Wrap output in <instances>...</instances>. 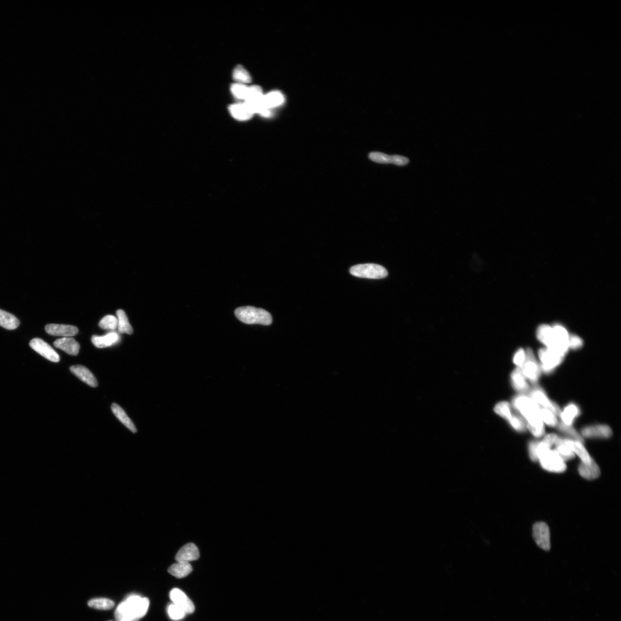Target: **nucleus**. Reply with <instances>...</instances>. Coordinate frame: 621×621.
<instances>
[{"mask_svg":"<svg viewBox=\"0 0 621 621\" xmlns=\"http://www.w3.org/2000/svg\"><path fill=\"white\" fill-rule=\"evenodd\" d=\"M45 330L49 335L63 338L74 336L78 332L77 327L66 324H48L45 325Z\"/></svg>","mask_w":621,"mask_h":621,"instance_id":"obj_12","label":"nucleus"},{"mask_svg":"<svg viewBox=\"0 0 621 621\" xmlns=\"http://www.w3.org/2000/svg\"><path fill=\"white\" fill-rule=\"evenodd\" d=\"M494 411L498 415L507 420H509L511 418V415H512L510 405L506 401H502V402L496 405Z\"/></svg>","mask_w":621,"mask_h":621,"instance_id":"obj_37","label":"nucleus"},{"mask_svg":"<svg viewBox=\"0 0 621 621\" xmlns=\"http://www.w3.org/2000/svg\"><path fill=\"white\" fill-rule=\"evenodd\" d=\"M116 314L118 319V331L120 334H132L133 329L128 321L126 313L122 310H118Z\"/></svg>","mask_w":621,"mask_h":621,"instance_id":"obj_27","label":"nucleus"},{"mask_svg":"<svg viewBox=\"0 0 621 621\" xmlns=\"http://www.w3.org/2000/svg\"><path fill=\"white\" fill-rule=\"evenodd\" d=\"M231 90L233 95L241 100L245 101L247 98L249 92V87L244 84H234L231 87Z\"/></svg>","mask_w":621,"mask_h":621,"instance_id":"obj_36","label":"nucleus"},{"mask_svg":"<svg viewBox=\"0 0 621 621\" xmlns=\"http://www.w3.org/2000/svg\"><path fill=\"white\" fill-rule=\"evenodd\" d=\"M170 598L173 603L183 609L186 614L194 613L195 608L194 603L183 591L173 589L170 593Z\"/></svg>","mask_w":621,"mask_h":621,"instance_id":"obj_11","label":"nucleus"},{"mask_svg":"<svg viewBox=\"0 0 621 621\" xmlns=\"http://www.w3.org/2000/svg\"><path fill=\"white\" fill-rule=\"evenodd\" d=\"M168 613L170 618L174 621H179L184 618L186 613L177 605L170 604L168 608Z\"/></svg>","mask_w":621,"mask_h":621,"instance_id":"obj_38","label":"nucleus"},{"mask_svg":"<svg viewBox=\"0 0 621 621\" xmlns=\"http://www.w3.org/2000/svg\"><path fill=\"white\" fill-rule=\"evenodd\" d=\"M538 339L547 348H550L553 342L552 326L548 324H542L538 328L537 331Z\"/></svg>","mask_w":621,"mask_h":621,"instance_id":"obj_25","label":"nucleus"},{"mask_svg":"<svg viewBox=\"0 0 621 621\" xmlns=\"http://www.w3.org/2000/svg\"><path fill=\"white\" fill-rule=\"evenodd\" d=\"M233 78L238 84H248L252 81V78L249 72L243 66H238L233 72Z\"/></svg>","mask_w":621,"mask_h":621,"instance_id":"obj_31","label":"nucleus"},{"mask_svg":"<svg viewBox=\"0 0 621 621\" xmlns=\"http://www.w3.org/2000/svg\"><path fill=\"white\" fill-rule=\"evenodd\" d=\"M192 567L189 563L177 562L169 568L170 574L177 578L181 579L188 576L192 573Z\"/></svg>","mask_w":621,"mask_h":621,"instance_id":"obj_22","label":"nucleus"},{"mask_svg":"<svg viewBox=\"0 0 621 621\" xmlns=\"http://www.w3.org/2000/svg\"><path fill=\"white\" fill-rule=\"evenodd\" d=\"M350 272L355 277L369 279H384L388 276L384 267L374 264L357 265L352 267Z\"/></svg>","mask_w":621,"mask_h":621,"instance_id":"obj_4","label":"nucleus"},{"mask_svg":"<svg viewBox=\"0 0 621 621\" xmlns=\"http://www.w3.org/2000/svg\"><path fill=\"white\" fill-rule=\"evenodd\" d=\"M582 434L586 438H609L612 436V430L607 425H594L585 427Z\"/></svg>","mask_w":621,"mask_h":621,"instance_id":"obj_14","label":"nucleus"},{"mask_svg":"<svg viewBox=\"0 0 621 621\" xmlns=\"http://www.w3.org/2000/svg\"><path fill=\"white\" fill-rule=\"evenodd\" d=\"M569 348L573 350H577L583 346V342L580 337L575 335H571L569 337Z\"/></svg>","mask_w":621,"mask_h":621,"instance_id":"obj_41","label":"nucleus"},{"mask_svg":"<svg viewBox=\"0 0 621 621\" xmlns=\"http://www.w3.org/2000/svg\"><path fill=\"white\" fill-rule=\"evenodd\" d=\"M150 602L148 598L138 595H131L117 607L115 613L116 621H138L146 615Z\"/></svg>","mask_w":621,"mask_h":621,"instance_id":"obj_2","label":"nucleus"},{"mask_svg":"<svg viewBox=\"0 0 621 621\" xmlns=\"http://www.w3.org/2000/svg\"><path fill=\"white\" fill-rule=\"evenodd\" d=\"M564 442L571 450V451L575 454V455L577 454L580 458L582 463L586 464L592 463L593 459L590 456L588 452L587 451L582 442L570 440V439H564Z\"/></svg>","mask_w":621,"mask_h":621,"instance_id":"obj_15","label":"nucleus"},{"mask_svg":"<svg viewBox=\"0 0 621 621\" xmlns=\"http://www.w3.org/2000/svg\"><path fill=\"white\" fill-rule=\"evenodd\" d=\"M539 460L541 467L548 472L563 473L566 470V461L556 450H547L540 457Z\"/></svg>","mask_w":621,"mask_h":621,"instance_id":"obj_5","label":"nucleus"},{"mask_svg":"<svg viewBox=\"0 0 621 621\" xmlns=\"http://www.w3.org/2000/svg\"><path fill=\"white\" fill-rule=\"evenodd\" d=\"M511 380L513 387L517 391L521 392L522 395L529 392V386L526 382V377L522 373L521 368L517 367L514 369L511 373Z\"/></svg>","mask_w":621,"mask_h":621,"instance_id":"obj_18","label":"nucleus"},{"mask_svg":"<svg viewBox=\"0 0 621 621\" xmlns=\"http://www.w3.org/2000/svg\"><path fill=\"white\" fill-rule=\"evenodd\" d=\"M369 158L371 160L379 163V164H392V155L379 152H373L369 154Z\"/></svg>","mask_w":621,"mask_h":621,"instance_id":"obj_39","label":"nucleus"},{"mask_svg":"<svg viewBox=\"0 0 621 621\" xmlns=\"http://www.w3.org/2000/svg\"><path fill=\"white\" fill-rule=\"evenodd\" d=\"M200 553L198 548L194 543H188L182 547L176 556L177 562L189 563L198 560Z\"/></svg>","mask_w":621,"mask_h":621,"instance_id":"obj_13","label":"nucleus"},{"mask_svg":"<svg viewBox=\"0 0 621 621\" xmlns=\"http://www.w3.org/2000/svg\"><path fill=\"white\" fill-rule=\"evenodd\" d=\"M557 426H558V429L562 433L569 435L570 437L573 438L575 441L576 440L582 443L584 442V440H583L581 435L571 426L566 425L563 422H560L558 423V425Z\"/></svg>","mask_w":621,"mask_h":621,"instance_id":"obj_32","label":"nucleus"},{"mask_svg":"<svg viewBox=\"0 0 621 621\" xmlns=\"http://www.w3.org/2000/svg\"><path fill=\"white\" fill-rule=\"evenodd\" d=\"M550 530L547 524L543 522H537L533 526V536L536 543L543 550L548 551L551 549Z\"/></svg>","mask_w":621,"mask_h":621,"instance_id":"obj_8","label":"nucleus"},{"mask_svg":"<svg viewBox=\"0 0 621 621\" xmlns=\"http://www.w3.org/2000/svg\"><path fill=\"white\" fill-rule=\"evenodd\" d=\"M88 606L91 608L101 610V611H108L114 607L115 603L114 602L107 598H96V599L89 601Z\"/></svg>","mask_w":621,"mask_h":621,"instance_id":"obj_30","label":"nucleus"},{"mask_svg":"<svg viewBox=\"0 0 621 621\" xmlns=\"http://www.w3.org/2000/svg\"><path fill=\"white\" fill-rule=\"evenodd\" d=\"M526 359L525 351L523 349H518L516 354H515L513 358V361L515 364L517 365L518 368H522Z\"/></svg>","mask_w":621,"mask_h":621,"instance_id":"obj_40","label":"nucleus"},{"mask_svg":"<svg viewBox=\"0 0 621 621\" xmlns=\"http://www.w3.org/2000/svg\"><path fill=\"white\" fill-rule=\"evenodd\" d=\"M521 369L526 378H527L532 383L535 384L539 380L540 366L532 350L529 348L526 350L525 361Z\"/></svg>","mask_w":621,"mask_h":621,"instance_id":"obj_7","label":"nucleus"},{"mask_svg":"<svg viewBox=\"0 0 621 621\" xmlns=\"http://www.w3.org/2000/svg\"><path fill=\"white\" fill-rule=\"evenodd\" d=\"M231 114L238 120H248L251 119L253 113L248 106L244 103L235 104L230 107Z\"/></svg>","mask_w":621,"mask_h":621,"instance_id":"obj_21","label":"nucleus"},{"mask_svg":"<svg viewBox=\"0 0 621 621\" xmlns=\"http://www.w3.org/2000/svg\"><path fill=\"white\" fill-rule=\"evenodd\" d=\"M113 413L114 414L116 417L122 422L124 426H126L128 429H130L132 433L137 432V429L134 424L130 418L128 417L124 411L123 409L119 406L118 404L113 403L111 406Z\"/></svg>","mask_w":621,"mask_h":621,"instance_id":"obj_23","label":"nucleus"},{"mask_svg":"<svg viewBox=\"0 0 621 621\" xmlns=\"http://www.w3.org/2000/svg\"><path fill=\"white\" fill-rule=\"evenodd\" d=\"M285 98L282 93L275 91L269 93L263 97V104L265 107L271 110V109L283 104Z\"/></svg>","mask_w":621,"mask_h":621,"instance_id":"obj_26","label":"nucleus"},{"mask_svg":"<svg viewBox=\"0 0 621 621\" xmlns=\"http://www.w3.org/2000/svg\"><path fill=\"white\" fill-rule=\"evenodd\" d=\"M540 415L543 421L551 427H556L558 425V419L553 412L546 408H540Z\"/></svg>","mask_w":621,"mask_h":621,"instance_id":"obj_33","label":"nucleus"},{"mask_svg":"<svg viewBox=\"0 0 621 621\" xmlns=\"http://www.w3.org/2000/svg\"><path fill=\"white\" fill-rule=\"evenodd\" d=\"M556 447V451L558 452L560 456L562 457L564 461L570 460L573 459L575 457V454L571 451V450L568 447L564 440L559 437L557 438L555 442Z\"/></svg>","mask_w":621,"mask_h":621,"instance_id":"obj_29","label":"nucleus"},{"mask_svg":"<svg viewBox=\"0 0 621 621\" xmlns=\"http://www.w3.org/2000/svg\"><path fill=\"white\" fill-rule=\"evenodd\" d=\"M55 347L65 351L68 354L77 355L79 353V344L71 337H63L56 339L54 342Z\"/></svg>","mask_w":621,"mask_h":621,"instance_id":"obj_17","label":"nucleus"},{"mask_svg":"<svg viewBox=\"0 0 621 621\" xmlns=\"http://www.w3.org/2000/svg\"><path fill=\"white\" fill-rule=\"evenodd\" d=\"M508 421L511 426L519 432H523L527 427L525 420L520 415L512 414Z\"/></svg>","mask_w":621,"mask_h":621,"instance_id":"obj_34","label":"nucleus"},{"mask_svg":"<svg viewBox=\"0 0 621 621\" xmlns=\"http://www.w3.org/2000/svg\"><path fill=\"white\" fill-rule=\"evenodd\" d=\"M235 314L238 319L246 324L268 325L272 322V317L270 312L265 310L253 307L238 308L235 311Z\"/></svg>","mask_w":621,"mask_h":621,"instance_id":"obj_3","label":"nucleus"},{"mask_svg":"<svg viewBox=\"0 0 621 621\" xmlns=\"http://www.w3.org/2000/svg\"><path fill=\"white\" fill-rule=\"evenodd\" d=\"M531 397L537 404L542 405L544 408L551 411L555 415H561L562 411L558 404L549 399L544 390L539 386H535L533 388L531 391Z\"/></svg>","mask_w":621,"mask_h":621,"instance_id":"obj_10","label":"nucleus"},{"mask_svg":"<svg viewBox=\"0 0 621 621\" xmlns=\"http://www.w3.org/2000/svg\"><path fill=\"white\" fill-rule=\"evenodd\" d=\"M558 437V435L555 434H550L547 435V436L544 438L543 441L545 442V444H547L548 445L551 447L553 445L555 444V442Z\"/></svg>","mask_w":621,"mask_h":621,"instance_id":"obj_43","label":"nucleus"},{"mask_svg":"<svg viewBox=\"0 0 621 621\" xmlns=\"http://www.w3.org/2000/svg\"><path fill=\"white\" fill-rule=\"evenodd\" d=\"M20 325V321L12 314L0 310V326L7 330H12L17 328Z\"/></svg>","mask_w":621,"mask_h":621,"instance_id":"obj_24","label":"nucleus"},{"mask_svg":"<svg viewBox=\"0 0 621 621\" xmlns=\"http://www.w3.org/2000/svg\"><path fill=\"white\" fill-rule=\"evenodd\" d=\"M120 339L118 333L113 331L104 336L93 335L92 337V342L97 348H105L117 343Z\"/></svg>","mask_w":621,"mask_h":621,"instance_id":"obj_19","label":"nucleus"},{"mask_svg":"<svg viewBox=\"0 0 621 621\" xmlns=\"http://www.w3.org/2000/svg\"><path fill=\"white\" fill-rule=\"evenodd\" d=\"M578 471L583 478L589 480L596 479L601 475L599 466L594 460L592 463L589 464L581 463L579 466Z\"/></svg>","mask_w":621,"mask_h":621,"instance_id":"obj_20","label":"nucleus"},{"mask_svg":"<svg viewBox=\"0 0 621 621\" xmlns=\"http://www.w3.org/2000/svg\"></svg>","mask_w":621,"mask_h":621,"instance_id":"obj_44","label":"nucleus"},{"mask_svg":"<svg viewBox=\"0 0 621 621\" xmlns=\"http://www.w3.org/2000/svg\"><path fill=\"white\" fill-rule=\"evenodd\" d=\"M29 346L32 349L42 355L48 360L58 362L60 361L59 356L57 353L49 344L40 338H34L29 342Z\"/></svg>","mask_w":621,"mask_h":621,"instance_id":"obj_9","label":"nucleus"},{"mask_svg":"<svg viewBox=\"0 0 621 621\" xmlns=\"http://www.w3.org/2000/svg\"><path fill=\"white\" fill-rule=\"evenodd\" d=\"M541 362V369L545 373H550L563 361L564 356L557 353L548 348L539 351Z\"/></svg>","mask_w":621,"mask_h":621,"instance_id":"obj_6","label":"nucleus"},{"mask_svg":"<svg viewBox=\"0 0 621 621\" xmlns=\"http://www.w3.org/2000/svg\"><path fill=\"white\" fill-rule=\"evenodd\" d=\"M99 326L105 330H115L118 327V319L113 315L106 316L100 320Z\"/></svg>","mask_w":621,"mask_h":621,"instance_id":"obj_35","label":"nucleus"},{"mask_svg":"<svg viewBox=\"0 0 621 621\" xmlns=\"http://www.w3.org/2000/svg\"><path fill=\"white\" fill-rule=\"evenodd\" d=\"M409 160L407 158L400 156V155H392V164L397 166H404L408 164Z\"/></svg>","mask_w":621,"mask_h":621,"instance_id":"obj_42","label":"nucleus"},{"mask_svg":"<svg viewBox=\"0 0 621 621\" xmlns=\"http://www.w3.org/2000/svg\"><path fill=\"white\" fill-rule=\"evenodd\" d=\"M513 404L525 418L526 425L534 436L542 437L545 433V428L539 404L531 397L524 395L515 397Z\"/></svg>","mask_w":621,"mask_h":621,"instance_id":"obj_1","label":"nucleus"},{"mask_svg":"<svg viewBox=\"0 0 621 621\" xmlns=\"http://www.w3.org/2000/svg\"><path fill=\"white\" fill-rule=\"evenodd\" d=\"M70 369L74 375L90 387H96L98 385V382L95 376L86 367L78 365H73L70 367Z\"/></svg>","mask_w":621,"mask_h":621,"instance_id":"obj_16","label":"nucleus"},{"mask_svg":"<svg viewBox=\"0 0 621 621\" xmlns=\"http://www.w3.org/2000/svg\"><path fill=\"white\" fill-rule=\"evenodd\" d=\"M579 414H580V411H579L578 407L574 404H571L564 409V411L562 412L560 416H561L564 423H565L566 425L571 426L574 419Z\"/></svg>","mask_w":621,"mask_h":621,"instance_id":"obj_28","label":"nucleus"}]
</instances>
